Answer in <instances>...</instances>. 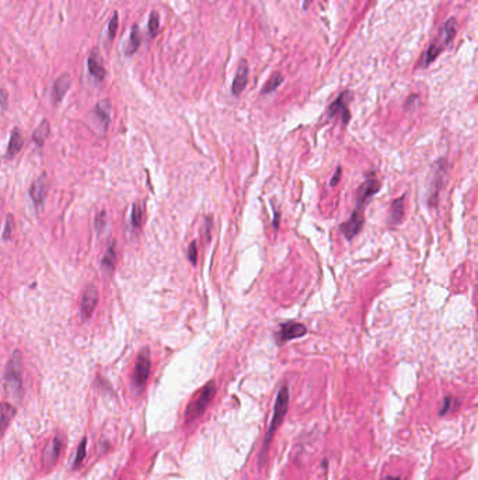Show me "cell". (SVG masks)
<instances>
[{"label":"cell","instance_id":"34","mask_svg":"<svg viewBox=\"0 0 478 480\" xmlns=\"http://www.w3.org/2000/svg\"><path fill=\"white\" fill-rule=\"evenodd\" d=\"M312 1H313V0H304V3H303V9L306 10V9H307V7H309V6L312 4Z\"/></svg>","mask_w":478,"mask_h":480},{"label":"cell","instance_id":"15","mask_svg":"<svg viewBox=\"0 0 478 480\" xmlns=\"http://www.w3.org/2000/svg\"><path fill=\"white\" fill-rule=\"evenodd\" d=\"M24 145V136L21 134V131L19 128H14L10 135V142H9V147H7V155L6 157L10 159L14 157L21 150V147Z\"/></svg>","mask_w":478,"mask_h":480},{"label":"cell","instance_id":"32","mask_svg":"<svg viewBox=\"0 0 478 480\" xmlns=\"http://www.w3.org/2000/svg\"><path fill=\"white\" fill-rule=\"evenodd\" d=\"M104 226H105V212L103 211V212H100V214L97 215V219H95V228H97V230L100 232V230L104 229Z\"/></svg>","mask_w":478,"mask_h":480},{"label":"cell","instance_id":"10","mask_svg":"<svg viewBox=\"0 0 478 480\" xmlns=\"http://www.w3.org/2000/svg\"><path fill=\"white\" fill-rule=\"evenodd\" d=\"M98 302V291L94 285H89L83 292L82 298V316L83 319H90Z\"/></svg>","mask_w":478,"mask_h":480},{"label":"cell","instance_id":"23","mask_svg":"<svg viewBox=\"0 0 478 480\" xmlns=\"http://www.w3.org/2000/svg\"><path fill=\"white\" fill-rule=\"evenodd\" d=\"M442 51H443V47H442V45H437L436 42H435V44H432V45L429 47L428 52H426L425 62H424V65L426 66V65H429L431 62H433L437 56L440 55V52H442Z\"/></svg>","mask_w":478,"mask_h":480},{"label":"cell","instance_id":"29","mask_svg":"<svg viewBox=\"0 0 478 480\" xmlns=\"http://www.w3.org/2000/svg\"><path fill=\"white\" fill-rule=\"evenodd\" d=\"M116 30H118V13H114L110 20V24H108V40L110 41H113L115 38Z\"/></svg>","mask_w":478,"mask_h":480},{"label":"cell","instance_id":"27","mask_svg":"<svg viewBox=\"0 0 478 480\" xmlns=\"http://www.w3.org/2000/svg\"><path fill=\"white\" fill-rule=\"evenodd\" d=\"M84 456H86V439H83L80 442V445L77 447V451H76V455H74V460H73L72 468L76 469L82 462H83Z\"/></svg>","mask_w":478,"mask_h":480},{"label":"cell","instance_id":"11","mask_svg":"<svg viewBox=\"0 0 478 480\" xmlns=\"http://www.w3.org/2000/svg\"><path fill=\"white\" fill-rule=\"evenodd\" d=\"M249 63L246 59H241L239 62V66H237V71H236V77H234V82H233V86H231V92L234 96H240V94L244 92L246 86H247V80H249Z\"/></svg>","mask_w":478,"mask_h":480},{"label":"cell","instance_id":"7","mask_svg":"<svg viewBox=\"0 0 478 480\" xmlns=\"http://www.w3.org/2000/svg\"><path fill=\"white\" fill-rule=\"evenodd\" d=\"M48 188H49V180H48V176L45 173L37 178L30 187V191H28L30 197H31L32 202H34L35 208L38 211H41L42 207H44V202H45V198H46V194H48Z\"/></svg>","mask_w":478,"mask_h":480},{"label":"cell","instance_id":"19","mask_svg":"<svg viewBox=\"0 0 478 480\" xmlns=\"http://www.w3.org/2000/svg\"><path fill=\"white\" fill-rule=\"evenodd\" d=\"M110 111H111V104L108 100L100 101L94 108V114L97 115V118L103 122L104 128H107L110 124Z\"/></svg>","mask_w":478,"mask_h":480},{"label":"cell","instance_id":"9","mask_svg":"<svg viewBox=\"0 0 478 480\" xmlns=\"http://www.w3.org/2000/svg\"><path fill=\"white\" fill-rule=\"evenodd\" d=\"M348 100H349V93L345 92L342 93L333 104L328 108V114L331 118H341L343 124H346L351 118V113L348 110Z\"/></svg>","mask_w":478,"mask_h":480},{"label":"cell","instance_id":"35","mask_svg":"<svg viewBox=\"0 0 478 480\" xmlns=\"http://www.w3.org/2000/svg\"><path fill=\"white\" fill-rule=\"evenodd\" d=\"M6 108V92L3 90V110Z\"/></svg>","mask_w":478,"mask_h":480},{"label":"cell","instance_id":"24","mask_svg":"<svg viewBox=\"0 0 478 480\" xmlns=\"http://www.w3.org/2000/svg\"><path fill=\"white\" fill-rule=\"evenodd\" d=\"M13 414H14V408L11 407V405H9L7 402H3L1 403V426L3 428L7 427Z\"/></svg>","mask_w":478,"mask_h":480},{"label":"cell","instance_id":"25","mask_svg":"<svg viewBox=\"0 0 478 480\" xmlns=\"http://www.w3.org/2000/svg\"><path fill=\"white\" fill-rule=\"evenodd\" d=\"M143 223V208L140 204H134L132 208V225L135 228H140Z\"/></svg>","mask_w":478,"mask_h":480},{"label":"cell","instance_id":"20","mask_svg":"<svg viewBox=\"0 0 478 480\" xmlns=\"http://www.w3.org/2000/svg\"><path fill=\"white\" fill-rule=\"evenodd\" d=\"M456 27H457V23L455 19H449L443 27V34H442V44L443 47H447L450 42L453 41L455 35H456Z\"/></svg>","mask_w":478,"mask_h":480},{"label":"cell","instance_id":"13","mask_svg":"<svg viewBox=\"0 0 478 480\" xmlns=\"http://www.w3.org/2000/svg\"><path fill=\"white\" fill-rule=\"evenodd\" d=\"M61 449H62V438L58 435V437L51 439V442L44 449V455H42L44 465L48 466V468H51L53 463L58 460V458H59Z\"/></svg>","mask_w":478,"mask_h":480},{"label":"cell","instance_id":"4","mask_svg":"<svg viewBox=\"0 0 478 480\" xmlns=\"http://www.w3.org/2000/svg\"><path fill=\"white\" fill-rule=\"evenodd\" d=\"M215 393H216V384H215V381H210L198 392L197 396L189 402L187 410H185V421L192 423L197 418L201 417L204 414V411L206 410V407L210 405L212 399L215 397Z\"/></svg>","mask_w":478,"mask_h":480},{"label":"cell","instance_id":"3","mask_svg":"<svg viewBox=\"0 0 478 480\" xmlns=\"http://www.w3.org/2000/svg\"><path fill=\"white\" fill-rule=\"evenodd\" d=\"M4 385L9 393L17 400L23 395V357L19 350H16L10 357L6 371H4Z\"/></svg>","mask_w":478,"mask_h":480},{"label":"cell","instance_id":"31","mask_svg":"<svg viewBox=\"0 0 478 480\" xmlns=\"http://www.w3.org/2000/svg\"><path fill=\"white\" fill-rule=\"evenodd\" d=\"M197 254H198L197 253V241H192V243L189 244V247H188V260L191 261L194 265L197 264V260H198Z\"/></svg>","mask_w":478,"mask_h":480},{"label":"cell","instance_id":"12","mask_svg":"<svg viewBox=\"0 0 478 480\" xmlns=\"http://www.w3.org/2000/svg\"><path fill=\"white\" fill-rule=\"evenodd\" d=\"M87 68H89V73L93 76L94 79H97L98 82H103L105 77V68H104V62H103V58L101 55L98 53L97 49H93L90 55H89V59H87Z\"/></svg>","mask_w":478,"mask_h":480},{"label":"cell","instance_id":"21","mask_svg":"<svg viewBox=\"0 0 478 480\" xmlns=\"http://www.w3.org/2000/svg\"><path fill=\"white\" fill-rule=\"evenodd\" d=\"M282 83H283V74H282L281 72H273V73L271 74L270 80L265 83V86H264V89H262L261 93L262 94L272 93V92H275Z\"/></svg>","mask_w":478,"mask_h":480},{"label":"cell","instance_id":"33","mask_svg":"<svg viewBox=\"0 0 478 480\" xmlns=\"http://www.w3.org/2000/svg\"><path fill=\"white\" fill-rule=\"evenodd\" d=\"M341 176H342V168L338 167L337 171H335V174H334V177L331 178V181H330V184H331V186H337L338 181H340V178H341Z\"/></svg>","mask_w":478,"mask_h":480},{"label":"cell","instance_id":"26","mask_svg":"<svg viewBox=\"0 0 478 480\" xmlns=\"http://www.w3.org/2000/svg\"><path fill=\"white\" fill-rule=\"evenodd\" d=\"M13 233H14V216L7 215L6 223H4V230H3V240L7 241L9 239H11Z\"/></svg>","mask_w":478,"mask_h":480},{"label":"cell","instance_id":"28","mask_svg":"<svg viewBox=\"0 0 478 480\" xmlns=\"http://www.w3.org/2000/svg\"><path fill=\"white\" fill-rule=\"evenodd\" d=\"M159 27H160L159 14L153 11L150 14V17H149V34H150V37H156L157 31H159Z\"/></svg>","mask_w":478,"mask_h":480},{"label":"cell","instance_id":"6","mask_svg":"<svg viewBox=\"0 0 478 480\" xmlns=\"http://www.w3.org/2000/svg\"><path fill=\"white\" fill-rule=\"evenodd\" d=\"M447 166L445 159H439L433 165V173H432V181H431V191H429V205L435 207L439 197V191L443 184V178L446 176Z\"/></svg>","mask_w":478,"mask_h":480},{"label":"cell","instance_id":"16","mask_svg":"<svg viewBox=\"0 0 478 480\" xmlns=\"http://www.w3.org/2000/svg\"><path fill=\"white\" fill-rule=\"evenodd\" d=\"M404 199L406 195L400 197L393 201L391 207H390V216H388V223L390 225H397L398 222H401L403 215H404Z\"/></svg>","mask_w":478,"mask_h":480},{"label":"cell","instance_id":"17","mask_svg":"<svg viewBox=\"0 0 478 480\" xmlns=\"http://www.w3.org/2000/svg\"><path fill=\"white\" fill-rule=\"evenodd\" d=\"M140 41H142V37H140V30L137 25H132L131 28V35H129V42L125 48V55L126 56H132L134 53L139 49L140 47Z\"/></svg>","mask_w":478,"mask_h":480},{"label":"cell","instance_id":"1","mask_svg":"<svg viewBox=\"0 0 478 480\" xmlns=\"http://www.w3.org/2000/svg\"><path fill=\"white\" fill-rule=\"evenodd\" d=\"M379 190H380V181L372 171L364 178L361 187L356 190V207H355L354 212L351 214V218L341 225V230L346 240L354 239L355 236L362 230L364 223L366 205Z\"/></svg>","mask_w":478,"mask_h":480},{"label":"cell","instance_id":"14","mask_svg":"<svg viewBox=\"0 0 478 480\" xmlns=\"http://www.w3.org/2000/svg\"><path fill=\"white\" fill-rule=\"evenodd\" d=\"M70 84H72V77H70L69 73H63L61 77H58L55 80L52 87V100L55 104H59L62 101V98L65 97V94L68 93Z\"/></svg>","mask_w":478,"mask_h":480},{"label":"cell","instance_id":"18","mask_svg":"<svg viewBox=\"0 0 478 480\" xmlns=\"http://www.w3.org/2000/svg\"><path fill=\"white\" fill-rule=\"evenodd\" d=\"M49 132H51L49 122L46 120H44L32 134V142L37 145V147H41L45 144V139L49 136Z\"/></svg>","mask_w":478,"mask_h":480},{"label":"cell","instance_id":"5","mask_svg":"<svg viewBox=\"0 0 478 480\" xmlns=\"http://www.w3.org/2000/svg\"><path fill=\"white\" fill-rule=\"evenodd\" d=\"M150 374V350L145 347L140 350L136 358L135 372H134V384L136 387L142 389L147 382V378Z\"/></svg>","mask_w":478,"mask_h":480},{"label":"cell","instance_id":"2","mask_svg":"<svg viewBox=\"0 0 478 480\" xmlns=\"http://www.w3.org/2000/svg\"><path fill=\"white\" fill-rule=\"evenodd\" d=\"M288 406H289V389L288 386H282L278 392V396L275 400V406H273V414H272V420L270 423L268 431L265 434V439H264V447H262V454H261V460L265 459V454L268 451V442L272 439V435L275 434V431L279 428L282 424L285 414L288 411Z\"/></svg>","mask_w":478,"mask_h":480},{"label":"cell","instance_id":"30","mask_svg":"<svg viewBox=\"0 0 478 480\" xmlns=\"http://www.w3.org/2000/svg\"><path fill=\"white\" fill-rule=\"evenodd\" d=\"M212 229H213V220H212V216H206V218H205V222H204V236H205V240H206V241L210 240Z\"/></svg>","mask_w":478,"mask_h":480},{"label":"cell","instance_id":"22","mask_svg":"<svg viewBox=\"0 0 478 480\" xmlns=\"http://www.w3.org/2000/svg\"><path fill=\"white\" fill-rule=\"evenodd\" d=\"M115 261H116L115 247L114 244H111V246L108 247V250L105 251L104 257H103V261H101V265L104 267L107 271H113L115 267Z\"/></svg>","mask_w":478,"mask_h":480},{"label":"cell","instance_id":"8","mask_svg":"<svg viewBox=\"0 0 478 480\" xmlns=\"http://www.w3.org/2000/svg\"><path fill=\"white\" fill-rule=\"evenodd\" d=\"M306 333H307V329L304 324L296 323V322H286V323L281 324V327L276 333V341H278V344H285L292 338L303 337Z\"/></svg>","mask_w":478,"mask_h":480}]
</instances>
